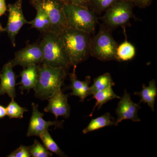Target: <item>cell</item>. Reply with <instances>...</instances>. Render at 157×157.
I'll return each mask as SVG.
<instances>
[{
  "label": "cell",
  "instance_id": "obj_1",
  "mask_svg": "<svg viewBox=\"0 0 157 157\" xmlns=\"http://www.w3.org/2000/svg\"><path fill=\"white\" fill-rule=\"evenodd\" d=\"M58 36L71 66H77L90 56L92 34L69 28Z\"/></svg>",
  "mask_w": 157,
  "mask_h": 157
},
{
  "label": "cell",
  "instance_id": "obj_2",
  "mask_svg": "<svg viewBox=\"0 0 157 157\" xmlns=\"http://www.w3.org/2000/svg\"><path fill=\"white\" fill-rule=\"evenodd\" d=\"M38 77L34 87L35 96L42 100H48L61 90L68 69L54 67L43 64L38 65Z\"/></svg>",
  "mask_w": 157,
  "mask_h": 157
},
{
  "label": "cell",
  "instance_id": "obj_3",
  "mask_svg": "<svg viewBox=\"0 0 157 157\" xmlns=\"http://www.w3.org/2000/svg\"><path fill=\"white\" fill-rule=\"evenodd\" d=\"M112 30L103 24L90 41V56L102 61L117 60L118 45L112 36Z\"/></svg>",
  "mask_w": 157,
  "mask_h": 157
},
{
  "label": "cell",
  "instance_id": "obj_4",
  "mask_svg": "<svg viewBox=\"0 0 157 157\" xmlns=\"http://www.w3.org/2000/svg\"><path fill=\"white\" fill-rule=\"evenodd\" d=\"M39 43L42 52V64L54 67L70 68L71 65L58 35L50 32L44 33Z\"/></svg>",
  "mask_w": 157,
  "mask_h": 157
},
{
  "label": "cell",
  "instance_id": "obj_5",
  "mask_svg": "<svg viewBox=\"0 0 157 157\" xmlns=\"http://www.w3.org/2000/svg\"><path fill=\"white\" fill-rule=\"evenodd\" d=\"M64 11L69 28L94 33L99 19L94 12L88 8L70 4H65Z\"/></svg>",
  "mask_w": 157,
  "mask_h": 157
},
{
  "label": "cell",
  "instance_id": "obj_6",
  "mask_svg": "<svg viewBox=\"0 0 157 157\" xmlns=\"http://www.w3.org/2000/svg\"><path fill=\"white\" fill-rule=\"evenodd\" d=\"M134 7L130 2L119 0L104 12L101 17L102 24L112 31L120 27L125 28L131 25L130 20L135 17L133 11Z\"/></svg>",
  "mask_w": 157,
  "mask_h": 157
},
{
  "label": "cell",
  "instance_id": "obj_7",
  "mask_svg": "<svg viewBox=\"0 0 157 157\" xmlns=\"http://www.w3.org/2000/svg\"><path fill=\"white\" fill-rule=\"evenodd\" d=\"M32 5L41 7L48 14L50 27L49 32L59 35L69 28L66 19L64 7L65 3L61 0H33Z\"/></svg>",
  "mask_w": 157,
  "mask_h": 157
},
{
  "label": "cell",
  "instance_id": "obj_8",
  "mask_svg": "<svg viewBox=\"0 0 157 157\" xmlns=\"http://www.w3.org/2000/svg\"><path fill=\"white\" fill-rule=\"evenodd\" d=\"M23 0H17L14 4L8 5L9 18L7 25L3 28L0 24V32H6L9 35L11 44L15 47V38L23 25L28 24L22 11Z\"/></svg>",
  "mask_w": 157,
  "mask_h": 157
},
{
  "label": "cell",
  "instance_id": "obj_9",
  "mask_svg": "<svg viewBox=\"0 0 157 157\" xmlns=\"http://www.w3.org/2000/svg\"><path fill=\"white\" fill-rule=\"evenodd\" d=\"M9 62L13 67L19 65L25 68L30 65L42 64V52L40 43L30 44L16 52L14 59Z\"/></svg>",
  "mask_w": 157,
  "mask_h": 157
},
{
  "label": "cell",
  "instance_id": "obj_10",
  "mask_svg": "<svg viewBox=\"0 0 157 157\" xmlns=\"http://www.w3.org/2000/svg\"><path fill=\"white\" fill-rule=\"evenodd\" d=\"M140 108L139 104L134 103L130 94L125 90L115 110L117 117L116 121V126L124 120H130L133 122L140 121V119L138 116V111Z\"/></svg>",
  "mask_w": 157,
  "mask_h": 157
},
{
  "label": "cell",
  "instance_id": "obj_11",
  "mask_svg": "<svg viewBox=\"0 0 157 157\" xmlns=\"http://www.w3.org/2000/svg\"><path fill=\"white\" fill-rule=\"evenodd\" d=\"M32 105L33 112L29 123L28 130L27 133V137L33 136L39 137L42 132L48 131L49 127L52 126L56 128H61L64 121H45L43 118L44 113L39 112L38 105L34 103H32Z\"/></svg>",
  "mask_w": 157,
  "mask_h": 157
},
{
  "label": "cell",
  "instance_id": "obj_12",
  "mask_svg": "<svg viewBox=\"0 0 157 157\" xmlns=\"http://www.w3.org/2000/svg\"><path fill=\"white\" fill-rule=\"evenodd\" d=\"M68 95L64 94L62 90L54 94L48 99V105L44 108L45 112L52 113L56 120L59 117L68 118L70 113V107L68 102Z\"/></svg>",
  "mask_w": 157,
  "mask_h": 157
},
{
  "label": "cell",
  "instance_id": "obj_13",
  "mask_svg": "<svg viewBox=\"0 0 157 157\" xmlns=\"http://www.w3.org/2000/svg\"><path fill=\"white\" fill-rule=\"evenodd\" d=\"M10 62L3 66L0 73V96L7 94L11 99L16 98L15 90L17 77Z\"/></svg>",
  "mask_w": 157,
  "mask_h": 157
},
{
  "label": "cell",
  "instance_id": "obj_14",
  "mask_svg": "<svg viewBox=\"0 0 157 157\" xmlns=\"http://www.w3.org/2000/svg\"><path fill=\"white\" fill-rule=\"evenodd\" d=\"M76 66H73V72L70 74L71 82L70 87L72 90L70 95L79 97L80 101L83 102L85 99L89 96L91 77L89 76H86L84 81L78 80L76 73Z\"/></svg>",
  "mask_w": 157,
  "mask_h": 157
},
{
  "label": "cell",
  "instance_id": "obj_15",
  "mask_svg": "<svg viewBox=\"0 0 157 157\" xmlns=\"http://www.w3.org/2000/svg\"><path fill=\"white\" fill-rule=\"evenodd\" d=\"M38 65H32L24 68L20 72L21 80L16 85H20L19 89L21 94L25 90L29 92L31 89H34L38 79Z\"/></svg>",
  "mask_w": 157,
  "mask_h": 157
},
{
  "label": "cell",
  "instance_id": "obj_16",
  "mask_svg": "<svg viewBox=\"0 0 157 157\" xmlns=\"http://www.w3.org/2000/svg\"><path fill=\"white\" fill-rule=\"evenodd\" d=\"M134 94L139 96L140 98L139 104L141 103L147 104L152 111H154L155 102L157 96V88L155 79L149 82L148 86L143 84L141 90L134 93Z\"/></svg>",
  "mask_w": 157,
  "mask_h": 157
},
{
  "label": "cell",
  "instance_id": "obj_17",
  "mask_svg": "<svg viewBox=\"0 0 157 157\" xmlns=\"http://www.w3.org/2000/svg\"><path fill=\"white\" fill-rule=\"evenodd\" d=\"M116 121L110 113H106L104 115L92 119L87 126L82 130V133L86 135L105 127L116 126Z\"/></svg>",
  "mask_w": 157,
  "mask_h": 157
},
{
  "label": "cell",
  "instance_id": "obj_18",
  "mask_svg": "<svg viewBox=\"0 0 157 157\" xmlns=\"http://www.w3.org/2000/svg\"><path fill=\"white\" fill-rule=\"evenodd\" d=\"M37 11L36 16L35 19L28 24L31 25L32 28L36 29L43 34L48 33L50 27V21L48 14L41 7L36 5H33Z\"/></svg>",
  "mask_w": 157,
  "mask_h": 157
},
{
  "label": "cell",
  "instance_id": "obj_19",
  "mask_svg": "<svg viewBox=\"0 0 157 157\" xmlns=\"http://www.w3.org/2000/svg\"><path fill=\"white\" fill-rule=\"evenodd\" d=\"M92 95H93V97L91 99L94 98L95 99L96 103L93 108L92 112L89 115L90 117L92 116L93 113L96 107H98V109H100L103 105L108 101L114 99H120L121 98V97L117 95L114 93L112 87H109L106 89L94 93Z\"/></svg>",
  "mask_w": 157,
  "mask_h": 157
},
{
  "label": "cell",
  "instance_id": "obj_20",
  "mask_svg": "<svg viewBox=\"0 0 157 157\" xmlns=\"http://www.w3.org/2000/svg\"><path fill=\"white\" fill-rule=\"evenodd\" d=\"M115 83L113 81L110 73H104L94 79L92 85L90 86L89 96L108 88L113 87Z\"/></svg>",
  "mask_w": 157,
  "mask_h": 157
},
{
  "label": "cell",
  "instance_id": "obj_21",
  "mask_svg": "<svg viewBox=\"0 0 157 157\" xmlns=\"http://www.w3.org/2000/svg\"><path fill=\"white\" fill-rule=\"evenodd\" d=\"M136 55V49L131 42L127 40L118 45L116 51L117 61H128L134 58Z\"/></svg>",
  "mask_w": 157,
  "mask_h": 157
},
{
  "label": "cell",
  "instance_id": "obj_22",
  "mask_svg": "<svg viewBox=\"0 0 157 157\" xmlns=\"http://www.w3.org/2000/svg\"><path fill=\"white\" fill-rule=\"evenodd\" d=\"M42 140L45 148L49 151L54 153L60 157H67V155L62 151V150L52 139L48 131L42 132L39 137Z\"/></svg>",
  "mask_w": 157,
  "mask_h": 157
},
{
  "label": "cell",
  "instance_id": "obj_23",
  "mask_svg": "<svg viewBox=\"0 0 157 157\" xmlns=\"http://www.w3.org/2000/svg\"><path fill=\"white\" fill-rule=\"evenodd\" d=\"M119 0H89L88 8L99 15Z\"/></svg>",
  "mask_w": 157,
  "mask_h": 157
},
{
  "label": "cell",
  "instance_id": "obj_24",
  "mask_svg": "<svg viewBox=\"0 0 157 157\" xmlns=\"http://www.w3.org/2000/svg\"><path fill=\"white\" fill-rule=\"evenodd\" d=\"M11 100L10 103L6 107L7 115L10 119L22 118L24 113L27 112L28 110L25 107H21L14 101V99Z\"/></svg>",
  "mask_w": 157,
  "mask_h": 157
},
{
  "label": "cell",
  "instance_id": "obj_25",
  "mask_svg": "<svg viewBox=\"0 0 157 157\" xmlns=\"http://www.w3.org/2000/svg\"><path fill=\"white\" fill-rule=\"evenodd\" d=\"M29 151L31 156L33 157H52V153L45 148L37 140H34V143L31 146H29Z\"/></svg>",
  "mask_w": 157,
  "mask_h": 157
},
{
  "label": "cell",
  "instance_id": "obj_26",
  "mask_svg": "<svg viewBox=\"0 0 157 157\" xmlns=\"http://www.w3.org/2000/svg\"><path fill=\"white\" fill-rule=\"evenodd\" d=\"M8 157H31L29 146L21 145L17 149L12 152L7 156Z\"/></svg>",
  "mask_w": 157,
  "mask_h": 157
},
{
  "label": "cell",
  "instance_id": "obj_27",
  "mask_svg": "<svg viewBox=\"0 0 157 157\" xmlns=\"http://www.w3.org/2000/svg\"><path fill=\"white\" fill-rule=\"evenodd\" d=\"M132 3L140 9H145L151 5L153 0H124Z\"/></svg>",
  "mask_w": 157,
  "mask_h": 157
},
{
  "label": "cell",
  "instance_id": "obj_28",
  "mask_svg": "<svg viewBox=\"0 0 157 157\" xmlns=\"http://www.w3.org/2000/svg\"><path fill=\"white\" fill-rule=\"evenodd\" d=\"M89 1V0H64L63 2L65 4H73L88 8Z\"/></svg>",
  "mask_w": 157,
  "mask_h": 157
},
{
  "label": "cell",
  "instance_id": "obj_29",
  "mask_svg": "<svg viewBox=\"0 0 157 157\" xmlns=\"http://www.w3.org/2000/svg\"><path fill=\"white\" fill-rule=\"evenodd\" d=\"M7 10L6 0H0V17L6 13Z\"/></svg>",
  "mask_w": 157,
  "mask_h": 157
},
{
  "label": "cell",
  "instance_id": "obj_30",
  "mask_svg": "<svg viewBox=\"0 0 157 157\" xmlns=\"http://www.w3.org/2000/svg\"><path fill=\"white\" fill-rule=\"evenodd\" d=\"M7 116V110L6 108L0 105V119L2 118Z\"/></svg>",
  "mask_w": 157,
  "mask_h": 157
},
{
  "label": "cell",
  "instance_id": "obj_31",
  "mask_svg": "<svg viewBox=\"0 0 157 157\" xmlns=\"http://www.w3.org/2000/svg\"><path fill=\"white\" fill-rule=\"evenodd\" d=\"M32 1H33V0H29L30 2H31ZM61 1H63V2L64 0H61Z\"/></svg>",
  "mask_w": 157,
  "mask_h": 157
},
{
  "label": "cell",
  "instance_id": "obj_32",
  "mask_svg": "<svg viewBox=\"0 0 157 157\" xmlns=\"http://www.w3.org/2000/svg\"><path fill=\"white\" fill-rule=\"evenodd\" d=\"M0 73H1V71H0Z\"/></svg>",
  "mask_w": 157,
  "mask_h": 157
}]
</instances>
